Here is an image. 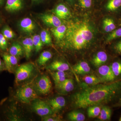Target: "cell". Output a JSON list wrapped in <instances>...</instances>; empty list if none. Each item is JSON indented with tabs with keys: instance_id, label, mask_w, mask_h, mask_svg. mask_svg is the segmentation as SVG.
Masks as SVG:
<instances>
[{
	"instance_id": "1",
	"label": "cell",
	"mask_w": 121,
	"mask_h": 121,
	"mask_svg": "<svg viewBox=\"0 0 121 121\" xmlns=\"http://www.w3.org/2000/svg\"><path fill=\"white\" fill-rule=\"evenodd\" d=\"M121 93V80L106 84L85 86L72 97V106L76 108H86L100 105L112 101Z\"/></svg>"
},
{
	"instance_id": "2",
	"label": "cell",
	"mask_w": 121,
	"mask_h": 121,
	"mask_svg": "<svg viewBox=\"0 0 121 121\" xmlns=\"http://www.w3.org/2000/svg\"><path fill=\"white\" fill-rule=\"evenodd\" d=\"M66 27L65 36L60 42V47L65 50L75 52L85 50L89 47L94 34L86 21H70Z\"/></svg>"
},
{
	"instance_id": "3",
	"label": "cell",
	"mask_w": 121,
	"mask_h": 121,
	"mask_svg": "<svg viewBox=\"0 0 121 121\" xmlns=\"http://www.w3.org/2000/svg\"><path fill=\"white\" fill-rule=\"evenodd\" d=\"M17 99L22 103L28 104L38 98V95L32 85L29 83L21 86L17 90L15 95Z\"/></svg>"
},
{
	"instance_id": "4",
	"label": "cell",
	"mask_w": 121,
	"mask_h": 121,
	"mask_svg": "<svg viewBox=\"0 0 121 121\" xmlns=\"http://www.w3.org/2000/svg\"><path fill=\"white\" fill-rule=\"evenodd\" d=\"M32 86L37 95H46L50 93L52 85L49 77L43 75L37 78Z\"/></svg>"
},
{
	"instance_id": "5",
	"label": "cell",
	"mask_w": 121,
	"mask_h": 121,
	"mask_svg": "<svg viewBox=\"0 0 121 121\" xmlns=\"http://www.w3.org/2000/svg\"><path fill=\"white\" fill-rule=\"evenodd\" d=\"M35 70V67L31 63L21 65L15 70V82L18 83L28 79L32 75Z\"/></svg>"
},
{
	"instance_id": "6",
	"label": "cell",
	"mask_w": 121,
	"mask_h": 121,
	"mask_svg": "<svg viewBox=\"0 0 121 121\" xmlns=\"http://www.w3.org/2000/svg\"><path fill=\"white\" fill-rule=\"evenodd\" d=\"M31 107L34 112L42 117L54 114L47 102L38 98L32 101Z\"/></svg>"
},
{
	"instance_id": "7",
	"label": "cell",
	"mask_w": 121,
	"mask_h": 121,
	"mask_svg": "<svg viewBox=\"0 0 121 121\" xmlns=\"http://www.w3.org/2000/svg\"><path fill=\"white\" fill-rule=\"evenodd\" d=\"M98 72L103 82H113L115 79L110 66L104 65L100 66L98 67Z\"/></svg>"
},
{
	"instance_id": "8",
	"label": "cell",
	"mask_w": 121,
	"mask_h": 121,
	"mask_svg": "<svg viewBox=\"0 0 121 121\" xmlns=\"http://www.w3.org/2000/svg\"><path fill=\"white\" fill-rule=\"evenodd\" d=\"M2 56L6 70L8 71L10 73H13L15 71L17 67V66L18 64L17 57L5 53L2 54Z\"/></svg>"
},
{
	"instance_id": "9",
	"label": "cell",
	"mask_w": 121,
	"mask_h": 121,
	"mask_svg": "<svg viewBox=\"0 0 121 121\" xmlns=\"http://www.w3.org/2000/svg\"><path fill=\"white\" fill-rule=\"evenodd\" d=\"M43 22L48 26L53 28L58 27L62 25L60 19L56 16L50 14H43L40 16Z\"/></svg>"
},
{
	"instance_id": "10",
	"label": "cell",
	"mask_w": 121,
	"mask_h": 121,
	"mask_svg": "<svg viewBox=\"0 0 121 121\" xmlns=\"http://www.w3.org/2000/svg\"><path fill=\"white\" fill-rule=\"evenodd\" d=\"M47 103L54 113H55L58 112L65 106L66 100L63 97L59 96L50 99Z\"/></svg>"
},
{
	"instance_id": "11",
	"label": "cell",
	"mask_w": 121,
	"mask_h": 121,
	"mask_svg": "<svg viewBox=\"0 0 121 121\" xmlns=\"http://www.w3.org/2000/svg\"><path fill=\"white\" fill-rule=\"evenodd\" d=\"M59 93L63 94H67L73 90L74 81L71 78L66 79L64 81L56 86Z\"/></svg>"
},
{
	"instance_id": "12",
	"label": "cell",
	"mask_w": 121,
	"mask_h": 121,
	"mask_svg": "<svg viewBox=\"0 0 121 121\" xmlns=\"http://www.w3.org/2000/svg\"><path fill=\"white\" fill-rule=\"evenodd\" d=\"M19 26L22 31L27 33L33 32L36 29L35 23L29 17H26L21 20L20 22Z\"/></svg>"
},
{
	"instance_id": "13",
	"label": "cell",
	"mask_w": 121,
	"mask_h": 121,
	"mask_svg": "<svg viewBox=\"0 0 121 121\" xmlns=\"http://www.w3.org/2000/svg\"><path fill=\"white\" fill-rule=\"evenodd\" d=\"M23 7V0H7L5 9L9 12L13 13L21 10Z\"/></svg>"
},
{
	"instance_id": "14",
	"label": "cell",
	"mask_w": 121,
	"mask_h": 121,
	"mask_svg": "<svg viewBox=\"0 0 121 121\" xmlns=\"http://www.w3.org/2000/svg\"><path fill=\"white\" fill-rule=\"evenodd\" d=\"M47 69L52 71H65L69 69V65L67 63L59 60H55L48 65Z\"/></svg>"
},
{
	"instance_id": "15",
	"label": "cell",
	"mask_w": 121,
	"mask_h": 121,
	"mask_svg": "<svg viewBox=\"0 0 121 121\" xmlns=\"http://www.w3.org/2000/svg\"><path fill=\"white\" fill-rule=\"evenodd\" d=\"M22 45L23 48L26 59H29L35 48L32 38L27 37L24 39L22 40Z\"/></svg>"
},
{
	"instance_id": "16",
	"label": "cell",
	"mask_w": 121,
	"mask_h": 121,
	"mask_svg": "<svg viewBox=\"0 0 121 121\" xmlns=\"http://www.w3.org/2000/svg\"><path fill=\"white\" fill-rule=\"evenodd\" d=\"M108 59L107 54L105 52L99 51L94 56L92 60L93 65L96 67H99L104 65Z\"/></svg>"
},
{
	"instance_id": "17",
	"label": "cell",
	"mask_w": 121,
	"mask_h": 121,
	"mask_svg": "<svg viewBox=\"0 0 121 121\" xmlns=\"http://www.w3.org/2000/svg\"><path fill=\"white\" fill-rule=\"evenodd\" d=\"M73 69L75 73L78 75H85L91 72V68L86 62L81 61L73 66Z\"/></svg>"
},
{
	"instance_id": "18",
	"label": "cell",
	"mask_w": 121,
	"mask_h": 121,
	"mask_svg": "<svg viewBox=\"0 0 121 121\" xmlns=\"http://www.w3.org/2000/svg\"><path fill=\"white\" fill-rule=\"evenodd\" d=\"M66 30V26L62 24L58 27L52 28L51 31L56 40L60 43L64 38Z\"/></svg>"
},
{
	"instance_id": "19",
	"label": "cell",
	"mask_w": 121,
	"mask_h": 121,
	"mask_svg": "<svg viewBox=\"0 0 121 121\" xmlns=\"http://www.w3.org/2000/svg\"><path fill=\"white\" fill-rule=\"evenodd\" d=\"M9 53L17 58L25 55L23 46L17 42H14L12 44L9 49Z\"/></svg>"
},
{
	"instance_id": "20",
	"label": "cell",
	"mask_w": 121,
	"mask_h": 121,
	"mask_svg": "<svg viewBox=\"0 0 121 121\" xmlns=\"http://www.w3.org/2000/svg\"><path fill=\"white\" fill-rule=\"evenodd\" d=\"M55 12L56 16L60 19H66L70 15V11L67 7L63 4L57 5L55 10Z\"/></svg>"
},
{
	"instance_id": "21",
	"label": "cell",
	"mask_w": 121,
	"mask_h": 121,
	"mask_svg": "<svg viewBox=\"0 0 121 121\" xmlns=\"http://www.w3.org/2000/svg\"><path fill=\"white\" fill-rule=\"evenodd\" d=\"M52 54L49 51H44L40 54L37 60L39 66H44L52 58Z\"/></svg>"
},
{
	"instance_id": "22",
	"label": "cell",
	"mask_w": 121,
	"mask_h": 121,
	"mask_svg": "<svg viewBox=\"0 0 121 121\" xmlns=\"http://www.w3.org/2000/svg\"><path fill=\"white\" fill-rule=\"evenodd\" d=\"M111 109L109 107L104 106L101 109L98 118L102 121L110 120L111 116Z\"/></svg>"
},
{
	"instance_id": "23",
	"label": "cell",
	"mask_w": 121,
	"mask_h": 121,
	"mask_svg": "<svg viewBox=\"0 0 121 121\" xmlns=\"http://www.w3.org/2000/svg\"><path fill=\"white\" fill-rule=\"evenodd\" d=\"M68 117L70 121H83L85 119L84 114L78 111H73L68 114Z\"/></svg>"
},
{
	"instance_id": "24",
	"label": "cell",
	"mask_w": 121,
	"mask_h": 121,
	"mask_svg": "<svg viewBox=\"0 0 121 121\" xmlns=\"http://www.w3.org/2000/svg\"><path fill=\"white\" fill-rule=\"evenodd\" d=\"M103 28L106 32H111L116 28V26L112 19L106 18L103 20Z\"/></svg>"
},
{
	"instance_id": "25",
	"label": "cell",
	"mask_w": 121,
	"mask_h": 121,
	"mask_svg": "<svg viewBox=\"0 0 121 121\" xmlns=\"http://www.w3.org/2000/svg\"><path fill=\"white\" fill-rule=\"evenodd\" d=\"M115 79L121 78V61L114 62L110 66Z\"/></svg>"
},
{
	"instance_id": "26",
	"label": "cell",
	"mask_w": 121,
	"mask_h": 121,
	"mask_svg": "<svg viewBox=\"0 0 121 121\" xmlns=\"http://www.w3.org/2000/svg\"><path fill=\"white\" fill-rule=\"evenodd\" d=\"M87 115L90 118H95L98 117L100 114L101 108L99 105L91 106L88 107Z\"/></svg>"
},
{
	"instance_id": "27",
	"label": "cell",
	"mask_w": 121,
	"mask_h": 121,
	"mask_svg": "<svg viewBox=\"0 0 121 121\" xmlns=\"http://www.w3.org/2000/svg\"><path fill=\"white\" fill-rule=\"evenodd\" d=\"M83 79L86 84L90 85H95L103 82L100 78L94 75L86 76Z\"/></svg>"
},
{
	"instance_id": "28",
	"label": "cell",
	"mask_w": 121,
	"mask_h": 121,
	"mask_svg": "<svg viewBox=\"0 0 121 121\" xmlns=\"http://www.w3.org/2000/svg\"><path fill=\"white\" fill-rule=\"evenodd\" d=\"M1 33L7 40L12 39L16 36V34L10 27L6 25L3 27L1 30Z\"/></svg>"
},
{
	"instance_id": "29",
	"label": "cell",
	"mask_w": 121,
	"mask_h": 121,
	"mask_svg": "<svg viewBox=\"0 0 121 121\" xmlns=\"http://www.w3.org/2000/svg\"><path fill=\"white\" fill-rule=\"evenodd\" d=\"M40 35L43 44L48 45H52L51 37L48 31L46 30H42Z\"/></svg>"
},
{
	"instance_id": "30",
	"label": "cell",
	"mask_w": 121,
	"mask_h": 121,
	"mask_svg": "<svg viewBox=\"0 0 121 121\" xmlns=\"http://www.w3.org/2000/svg\"><path fill=\"white\" fill-rule=\"evenodd\" d=\"M32 39L36 52H39L42 49L43 45L41 41L40 35H34Z\"/></svg>"
},
{
	"instance_id": "31",
	"label": "cell",
	"mask_w": 121,
	"mask_h": 121,
	"mask_svg": "<svg viewBox=\"0 0 121 121\" xmlns=\"http://www.w3.org/2000/svg\"><path fill=\"white\" fill-rule=\"evenodd\" d=\"M121 6V0H110L106 6V8L110 11L117 10Z\"/></svg>"
},
{
	"instance_id": "32",
	"label": "cell",
	"mask_w": 121,
	"mask_h": 121,
	"mask_svg": "<svg viewBox=\"0 0 121 121\" xmlns=\"http://www.w3.org/2000/svg\"><path fill=\"white\" fill-rule=\"evenodd\" d=\"M121 37V28L113 31L107 38L106 42H109L114 39Z\"/></svg>"
},
{
	"instance_id": "33",
	"label": "cell",
	"mask_w": 121,
	"mask_h": 121,
	"mask_svg": "<svg viewBox=\"0 0 121 121\" xmlns=\"http://www.w3.org/2000/svg\"><path fill=\"white\" fill-rule=\"evenodd\" d=\"M8 40L0 33V50L3 51H6L8 49Z\"/></svg>"
},
{
	"instance_id": "34",
	"label": "cell",
	"mask_w": 121,
	"mask_h": 121,
	"mask_svg": "<svg viewBox=\"0 0 121 121\" xmlns=\"http://www.w3.org/2000/svg\"><path fill=\"white\" fill-rule=\"evenodd\" d=\"M79 3L82 8H89L92 4V0H79Z\"/></svg>"
},
{
	"instance_id": "35",
	"label": "cell",
	"mask_w": 121,
	"mask_h": 121,
	"mask_svg": "<svg viewBox=\"0 0 121 121\" xmlns=\"http://www.w3.org/2000/svg\"><path fill=\"white\" fill-rule=\"evenodd\" d=\"M51 74L52 76V78H60L66 76V73L65 71H56V72H51Z\"/></svg>"
},
{
	"instance_id": "36",
	"label": "cell",
	"mask_w": 121,
	"mask_h": 121,
	"mask_svg": "<svg viewBox=\"0 0 121 121\" xmlns=\"http://www.w3.org/2000/svg\"><path fill=\"white\" fill-rule=\"evenodd\" d=\"M43 121H60L58 117H56L54 116V114L50 116H47L43 117Z\"/></svg>"
},
{
	"instance_id": "37",
	"label": "cell",
	"mask_w": 121,
	"mask_h": 121,
	"mask_svg": "<svg viewBox=\"0 0 121 121\" xmlns=\"http://www.w3.org/2000/svg\"><path fill=\"white\" fill-rule=\"evenodd\" d=\"M114 48L117 52L121 54V41L116 44Z\"/></svg>"
},
{
	"instance_id": "38",
	"label": "cell",
	"mask_w": 121,
	"mask_h": 121,
	"mask_svg": "<svg viewBox=\"0 0 121 121\" xmlns=\"http://www.w3.org/2000/svg\"><path fill=\"white\" fill-rule=\"evenodd\" d=\"M5 70H6V69L4 62L0 58V72Z\"/></svg>"
},
{
	"instance_id": "39",
	"label": "cell",
	"mask_w": 121,
	"mask_h": 121,
	"mask_svg": "<svg viewBox=\"0 0 121 121\" xmlns=\"http://www.w3.org/2000/svg\"><path fill=\"white\" fill-rule=\"evenodd\" d=\"M4 0H0V6L2 5V3L4 2Z\"/></svg>"
},
{
	"instance_id": "40",
	"label": "cell",
	"mask_w": 121,
	"mask_h": 121,
	"mask_svg": "<svg viewBox=\"0 0 121 121\" xmlns=\"http://www.w3.org/2000/svg\"><path fill=\"white\" fill-rule=\"evenodd\" d=\"M118 106H121V100L120 102H119V103H118Z\"/></svg>"
},
{
	"instance_id": "41",
	"label": "cell",
	"mask_w": 121,
	"mask_h": 121,
	"mask_svg": "<svg viewBox=\"0 0 121 121\" xmlns=\"http://www.w3.org/2000/svg\"><path fill=\"white\" fill-rule=\"evenodd\" d=\"M33 2H36V1H38L40 0H32Z\"/></svg>"
},
{
	"instance_id": "42",
	"label": "cell",
	"mask_w": 121,
	"mask_h": 121,
	"mask_svg": "<svg viewBox=\"0 0 121 121\" xmlns=\"http://www.w3.org/2000/svg\"><path fill=\"white\" fill-rule=\"evenodd\" d=\"M119 121H121V117H120V119H119Z\"/></svg>"
},
{
	"instance_id": "43",
	"label": "cell",
	"mask_w": 121,
	"mask_h": 121,
	"mask_svg": "<svg viewBox=\"0 0 121 121\" xmlns=\"http://www.w3.org/2000/svg\"><path fill=\"white\" fill-rule=\"evenodd\" d=\"M0 23H1V20H0Z\"/></svg>"
},
{
	"instance_id": "44",
	"label": "cell",
	"mask_w": 121,
	"mask_h": 121,
	"mask_svg": "<svg viewBox=\"0 0 121 121\" xmlns=\"http://www.w3.org/2000/svg\"></svg>"
}]
</instances>
